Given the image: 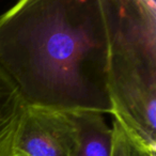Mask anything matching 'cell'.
<instances>
[{
  "mask_svg": "<svg viewBox=\"0 0 156 156\" xmlns=\"http://www.w3.org/2000/svg\"><path fill=\"white\" fill-rule=\"evenodd\" d=\"M0 69L25 106L111 113L101 0H22L0 16Z\"/></svg>",
  "mask_w": 156,
  "mask_h": 156,
  "instance_id": "1",
  "label": "cell"
},
{
  "mask_svg": "<svg viewBox=\"0 0 156 156\" xmlns=\"http://www.w3.org/2000/svg\"><path fill=\"white\" fill-rule=\"evenodd\" d=\"M101 1L111 115L156 150V2Z\"/></svg>",
  "mask_w": 156,
  "mask_h": 156,
  "instance_id": "2",
  "label": "cell"
},
{
  "mask_svg": "<svg viewBox=\"0 0 156 156\" xmlns=\"http://www.w3.org/2000/svg\"><path fill=\"white\" fill-rule=\"evenodd\" d=\"M79 127L74 112L25 106L15 133L13 156H76Z\"/></svg>",
  "mask_w": 156,
  "mask_h": 156,
  "instance_id": "3",
  "label": "cell"
},
{
  "mask_svg": "<svg viewBox=\"0 0 156 156\" xmlns=\"http://www.w3.org/2000/svg\"><path fill=\"white\" fill-rule=\"evenodd\" d=\"M79 127V144L76 156H111L112 128L104 115L94 111L74 112Z\"/></svg>",
  "mask_w": 156,
  "mask_h": 156,
  "instance_id": "4",
  "label": "cell"
},
{
  "mask_svg": "<svg viewBox=\"0 0 156 156\" xmlns=\"http://www.w3.org/2000/svg\"><path fill=\"white\" fill-rule=\"evenodd\" d=\"M24 108L18 91L0 69V156H13L14 137Z\"/></svg>",
  "mask_w": 156,
  "mask_h": 156,
  "instance_id": "5",
  "label": "cell"
},
{
  "mask_svg": "<svg viewBox=\"0 0 156 156\" xmlns=\"http://www.w3.org/2000/svg\"><path fill=\"white\" fill-rule=\"evenodd\" d=\"M111 156H156V150L145 144L120 121L113 119Z\"/></svg>",
  "mask_w": 156,
  "mask_h": 156,
  "instance_id": "6",
  "label": "cell"
}]
</instances>
